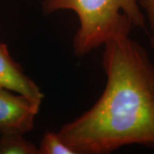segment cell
<instances>
[{
    "label": "cell",
    "instance_id": "5b68a950",
    "mask_svg": "<svg viewBox=\"0 0 154 154\" xmlns=\"http://www.w3.org/2000/svg\"><path fill=\"white\" fill-rule=\"evenodd\" d=\"M0 154H38V148L22 134L0 135Z\"/></svg>",
    "mask_w": 154,
    "mask_h": 154
},
{
    "label": "cell",
    "instance_id": "7a4b0ae2",
    "mask_svg": "<svg viewBox=\"0 0 154 154\" xmlns=\"http://www.w3.org/2000/svg\"><path fill=\"white\" fill-rule=\"evenodd\" d=\"M45 14L71 11L79 28L73 47L78 57L88 55L110 38L129 35L133 28H146V17L138 0H44Z\"/></svg>",
    "mask_w": 154,
    "mask_h": 154
},
{
    "label": "cell",
    "instance_id": "3957f363",
    "mask_svg": "<svg viewBox=\"0 0 154 154\" xmlns=\"http://www.w3.org/2000/svg\"><path fill=\"white\" fill-rule=\"evenodd\" d=\"M41 104L0 88V135L32 130Z\"/></svg>",
    "mask_w": 154,
    "mask_h": 154
},
{
    "label": "cell",
    "instance_id": "277c9868",
    "mask_svg": "<svg viewBox=\"0 0 154 154\" xmlns=\"http://www.w3.org/2000/svg\"><path fill=\"white\" fill-rule=\"evenodd\" d=\"M0 88L41 104L44 94L38 85L27 76L10 55L6 45L0 43Z\"/></svg>",
    "mask_w": 154,
    "mask_h": 154
},
{
    "label": "cell",
    "instance_id": "8992f818",
    "mask_svg": "<svg viewBox=\"0 0 154 154\" xmlns=\"http://www.w3.org/2000/svg\"><path fill=\"white\" fill-rule=\"evenodd\" d=\"M38 154H77L62 139L58 132H46L38 147Z\"/></svg>",
    "mask_w": 154,
    "mask_h": 154
},
{
    "label": "cell",
    "instance_id": "52a82bcc",
    "mask_svg": "<svg viewBox=\"0 0 154 154\" xmlns=\"http://www.w3.org/2000/svg\"><path fill=\"white\" fill-rule=\"evenodd\" d=\"M150 29V44L154 51V0H138Z\"/></svg>",
    "mask_w": 154,
    "mask_h": 154
},
{
    "label": "cell",
    "instance_id": "6da1fadb",
    "mask_svg": "<svg viewBox=\"0 0 154 154\" xmlns=\"http://www.w3.org/2000/svg\"><path fill=\"white\" fill-rule=\"evenodd\" d=\"M104 46L103 94L58 134L77 154H108L130 145L154 148V63L129 35Z\"/></svg>",
    "mask_w": 154,
    "mask_h": 154
}]
</instances>
